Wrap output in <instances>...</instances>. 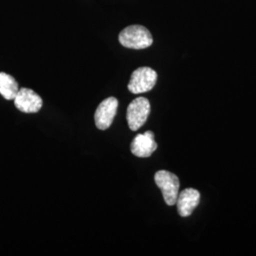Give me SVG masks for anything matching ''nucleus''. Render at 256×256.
<instances>
[{
    "label": "nucleus",
    "instance_id": "obj_1",
    "mask_svg": "<svg viewBox=\"0 0 256 256\" xmlns=\"http://www.w3.org/2000/svg\"><path fill=\"white\" fill-rule=\"evenodd\" d=\"M122 46L133 50H142L153 44V37L146 28L140 25H132L124 28L119 36Z\"/></svg>",
    "mask_w": 256,
    "mask_h": 256
},
{
    "label": "nucleus",
    "instance_id": "obj_2",
    "mask_svg": "<svg viewBox=\"0 0 256 256\" xmlns=\"http://www.w3.org/2000/svg\"><path fill=\"white\" fill-rule=\"evenodd\" d=\"M155 182L162 191L165 203L168 206L174 205L180 194L178 178L169 171L160 170L156 173Z\"/></svg>",
    "mask_w": 256,
    "mask_h": 256
},
{
    "label": "nucleus",
    "instance_id": "obj_3",
    "mask_svg": "<svg viewBox=\"0 0 256 256\" xmlns=\"http://www.w3.org/2000/svg\"><path fill=\"white\" fill-rule=\"evenodd\" d=\"M158 74L148 66L137 68L128 82V90L133 94H140L150 92L156 86Z\"/></svg>",
    "mask_w": 256,
    "mask_h": 256
},
{
    "label": "nucleus",
    "instance_id": "obj_4",
    "mask_svg": "<svg viewBox=\"0 0 256 256\" xmlns=\"http://www.w3.org/2000/svg\"><path fill=\"white\" fill-rule=\"evenodd\" d=\"M151 111L150 102L144 97H138L129 104L126 112L128 126L137 131L146 122Z\"/></svg>",
    "mask_w": 256,
    "mask_h": 256
},
{
    "label": "nucleus",
    "instance_id": "obj_5",
    "mask_svg": "<svg viewBox=\"0 0 256 256\" xmlns=\"http://www.w3.org/2000/svg\"><path fill=\"white\" fill-rule=\"evenodd\" d=\"M119 101L114 97L106 98L102 102L94 114L95 124L98 129L106 130L111 126L116 116Z\"/></svg>",
    "mask_w": 256,
    "mask_h": 256
},
{
    "label": "nucleus",
    "instance_id": "obj_6",
    "mask_svg": "<svg viewBox=\"0 0 256 256\" xmlns=\"http://www.w3.org/2000/svg\"><path fill=\"white\" fill-rule=\"evenodd\" d=\"M16 108L24 113H36L43 106V100L32 90L22 88L14 99Z\"/></svg>",
    "mask_w": 256,
    "mask_h": 256
},
{
    "label": "nucleus",
    "instance_id": "obj_7",
    "mask_svg": "<svg viewBox=\"0 0 256 256\" xmlns=\"http://www.w3.org/2000/svg\"><path fill=\"white\" fill-rule=\"evenodd\" d=\"M158 148L155 135L152 131L144 134H138L131 144L132 154L138 158H149Z\"/></svg>",
    "mask_w": 256,
    "mask_h": 256
},
{
    "label": "nucleus",
    "instance_id": "obj_8",
    "mask_svg": "<svg viewBox=\"0 0 256 256\" xmlns=\"http://www.w3.org/2000/svg\"><path fill=\"white\" fill-rule=\"evenodd\" d=\"M200 202V194L192 188H188L178 194L176 200L178 212L180 216L187 218L192 214V212L198 206Z\"/></svg>",
    "mask_w": 256,
    "mask_h": 256
},
{
    "label": "nucleus",
    "instance_id": "obj_9",
    "mask_svg": "<svg viewBox=\"0 0 256 256\" xmlns=\"http://www.w3.org/2000/svg\"><path fill=\"white\" fill-rule=\"evenodd\" d=\"M19 90L16 79L5 72H0V95L8 101H14Z\"/></svg>",
    "mask_w": 256,
    "mask_h": 256
}]
</instances>
